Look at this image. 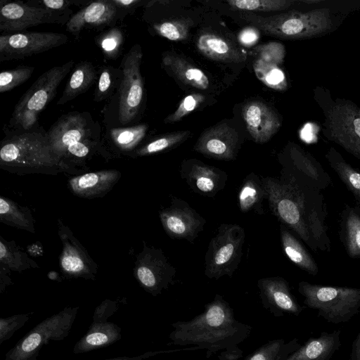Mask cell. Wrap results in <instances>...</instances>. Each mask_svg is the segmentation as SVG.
Instances as JSON below:
<instances>
[{
	"instance_id": "5b68a950",
	"label": "cell",
	"mask_w": 360,
	"mask_h": 360,
	"mask_svg": "<svg viewBox=\"0 0 360 360\" xmlns=\"http://www.w3.org/2000/svg\"><path fill=\"white\" fill-rule=\"evenodd\" d=\"M313 92L323 115V135L360 160V108L351 100L334 98L323 86Z\"/></svg>"
},
{
	"instance_id": "1f68e13d",
	"label": "cell",
	"mask_w": 360,
	"mask_h": 360,
	"mask_svg": "<svg viewBox=\"0 0 360 360\" xmlns=\"http://www.w3.org/2000/svg\"><path fill=\"white\" fill-rule=\"evenodd\" d=\"M266 198V191L259 178L251 173L244 179L238 195L240 210L246 213L253 210L263 214L262 202Z\"/></svg>"
},
{
	"instance_id": "7c38bea8",
	"label": "cell",
	"mask_w": 360,
	"mask_h": 360,
	"mask_svg": "<svg viewBox=\"0 0 360 360\" xmlns=\"http://www.w3.org/2000/svg\"><path fill=\"white\" fill-rule=\"evenodd\" d=\"M99 131L98 125L89 112H70L60 116L47 133L53 151L64 161L66 150L70 145L98 139Z\"/></svg>"
},
{
	"instance_id": "d6986e66",
	"label": "cell",
	"mask_w": 360,
	"mask_h": 360,
	"mask_svg": "<svg viewBox=\"0 0 360 360\" xmlns=\"http://www.w3.org/2000/svg\"><path fill=\"white\" fill-rule=\"evenodd\" d=\"M263 307L274 316L285 314L299 316L304 307L292 294L289 283L282 277L274 276L260 278L257 282Z\"/></svg>"
},
{
	"instance_id": "f1b7e54d",
	"label": "cell",
	"mask_w": 360,
	"mask_h": 360,
	"mask_svg": "<svg viewBox=\"0 0 360 360\" xmlns=\"http://www.w3.org/2000/svg\"><path fill=\"white\" fill-rule=\"evenodd\" d=\"M163 65L177 79L192 87L207 89L210 86L207 76L179 55L166 53L162 56Z\"/></svg>"
},
{
	"instance_id": "484cf974",
	"label": "cell",
	"mask_w": 360,
	"mask_h": 360,
	"mask_svg": "<svg viewBox=\"0 0 360 360\" xmlns=\"http://www.w3.org/2000/svg\"><path fill=\"white\" fill-rule=\"evenodd\" d=\"M340 237L347 255L360 258V207L345 205L341 212Z\"/></svg>"
},
{
	"instance_id": "d6a6232c",
	"label": "cell",
	"mask_w": 360,
	"mask_h": 360,
	"mask_svg": "<svg viewBox=\"0 0 360 360\" xmlns=\"http://www.w3.org/2000/svg\"><path fill=\"white\" fill-rule=\"evenodd\" d=\"M0 220L7 225L35 232L34 220L30 210L4 196L0 198Z\"/></svg>"
},
{
	"instance_id": "836d02e7",
	"label": "cell",
	"mask_w": 360,
	"mask_h": 360,
	"mask_svg": "<svg viewBox=\"0 0 360 360\" xmlns=\"http://www.w3.org/2000/svg\"><path fill=\"white\" fill-rule=\"evenodd\" d=\"M0 265L10 271L22 272L29 269L39 268L38 264L14 241H7L0 236Z\"/></svg>"
},
{
	"instance_id": "681fc988",
	"label": "cell",
	"mask_w": 360,
	"mask_h": 360,
	"mask_svg": "<svg viewBox=\"0 0 360 360\" xmlns=\"http://www.w3.org/2000/svg\"><path fill=\"white\" fill-rule=\"evenodd\" d=\"M112 1L117 8L120 20H122L127 13L131 14L142 2L141 0H112Z\"/></svg>"
},
{
	"instance_id": "db71d44e",
	"label": "cell",
	"mask_w": 360,
	"mask_h": 360,
	"mask_svg": "<svg viewBox=\"0 0 360 360\" xmlns=\"http://www.w3.org/2000/svg\"><path fill=\"white\" fill-rule=\"evenodd\" d=\"M350 360H360V331L352 342Z\"/></svg>"
},
{
	"instance_id": "4dcf8cb0",
	"label": "cell",
	"mask_w": 360,
	"mask_h": 360,
	"mask_svg": "<svg viewBox=\"0 0 360 360\" xmlns=\"http://www.w3.org/2000/svg\"><path fill=\"white\" fill-rule=\"evenodd\" d=\"M325 157L330 167L360 206V171L347 162L333 147L327 150Z\"/></svg>"
},
{
	"instance_id": "ba28073f",
	"label": "cell",
	"mask_w": 360,
	"mask_h": 360,
	"mask_svg": "<svg viewBox=\"0 0 360 360\" xmlns=\"http://www.w3.org/2000/svg\"><path fill=\"white\" fill-rule=\"evenodd\" d=\"M78 310V307H66L41 321L6 352L5 360H38L43 346L68 336Z\"/></svg>"
},
{
	"instance_id": "ee69618b",
	"label": "cell",
	"mask_w": 360,
	"mask_h": 360,
	"mask_svg": "<svg viewBox=\"0 0 360 360\" xmlns=\"http://www.w3.org/2000/svg\"><path fill=\"white\" fill-rule=\"evenodd\" d=\"M33 312L18 314L0 319V345L12 338L13 334L29 321Z\"/></svg>"
},
{
	"instance_id": "8992f818",
	"label": "cell",
	"mask_w": 360,
	"mask_h": 360,
	"mask_svg": "<svg viewBox=\"0 0 360 360\" xmlns=\"http://www.w3.org/2000/svg\"><path fill=\"white\" fill-rule=\"evenodd\" d=\"M298 292L304 304L328 323L349 321L360 309V288L328 286L301 281Z\"/></svg>"
},
{
	"instance_id": "f5cc1de1",
	"label": "cell",
	"mask_w": 360,
	"mask_h": 360,
	"mask_svg": "<svg viewBox=\"0 0 360 360\" xmlns=\"http://www.w3.org/2000/svg\"><path fill=\"white\" fill-rule=\"evenodd\" d=\"M243 351L238 347L223 350L218 358L219 360H237L242 357Z\"/></svg>"
},
{
	"instance_id": "d590c367",
	"label": "cell",
	"mask_w": 360,
	"mask_h": 360,
	"mask_svg": "<svg viewBox=\"0 0 360 360\" xmlns=\"http://www.w3.org/2000/svg\"><path fill=\"white\" fill-rule=\"evenodd\" d=\"M148 130L146 124L131 127L112 128L109 136L112 143L121 151L129 152L141 143Z\"/></svg>"
},
{
	"instance_id": "7a4b0ae2",
	"label": "cell",
	"mask_w": 360,
	"mask_h": 360,
	"mask_svg": "<svg viewBox=\"0 0 360 360\" xmlns=\"http://www.w3.org/2000/svg\"><path fill=\"white\" fill-rule=\"evenodd\" d=\"M168 345L194 346L206 349L210 358L219 351L232 349L246 340L252 327L237 320L229 304L217 294L204 311L189 321L172 323Z\"/></svg>"
},
{
	"instance_id": "5bb4252c",
	"label": "cell",
	"mask_w": 360,
	"mask_h": 360,
	"mask_svg": "<svg viewBox=\"0 0 360 360\" xmlns=\"http://www.w3.org/2000/svg\"><path fill=\"white\" fill-rule=\"evenodd\" d=\"M119 304L117 300L105 299L95 308L88 330L73 347L75 354L103 349L121 339V328L108 321L118 310Z\"/></svg>"
},
{
	"instance_id": "c3c4849f",
	"label": "cell",
	"mask_w": 360,
	"mask_h": 360,
	"mask_svg": "<svg viewBox=\"0 0 360 360\" xmlns=\"http://www.w3.org/2000/svg\"><path fill=\"white\" fill-rule=\"evenodd\" d=\"M27 4L39 8L49 9L61 13L72 14V10L70 8L75 1L65 0H34L27 2Z\"/></svg>"
},
{
	"instance_id": "f6af8a7d",
	"label": "cell",
	"mask_w": 360,
	"mask_h": 360,
	"mask_svg": "<svg viewBox=\"0 0 360 360\" xmlns=\"http://www.w3.org/2000/svg\"><path fill=\"white\" fill-rule=\"evenodd\" d=\"M205 96L200 94H192L184 97L176 110L165 120V123H172L181 120L195 110L203 101Z\"/></svg>"
},
{
	"instance_id": "30bf717a",
	"label": "cell",
	"mask_w": 360,
	"mask_h": 360,
	"mask_svg": "<svg viewBox=\"0 0 360 360\" xmlns=\"http://www.w3.org/2000/svg\"><path fill=\"white\" fill-rule=\"evenodd\" d=\"M142 57L141 46L134 45L124 56L120 65L123 76L118 89V120L122 125L132 123L141 111L144 96L141 72Z\"/></svg>"
},
{
	"instance_id": "4316f807",
	"label": "cell",
	"mask_w": 360,
	"mask_h": 360,
	"mask_svg": "<svg viewBox=\"0 0 360 360\" xmlns=\"http://www.w3.org/2000/svg\"><path fill=\"white\" fill-rule=\"evenodd\" d=\"M198 51L206 57L222 62H241L245 56L226 39L212 33L201 34L197 40Z\"/></svg>"
},
{
	"instance_id": "8d00e7d4",
	"label": "cell",
	"mask_w": 360,
	"mask_h": 360,
	"mask_svg": "<svg viewBox=\"0 0 360 360\" xmlns=\"http://www.w3.org/2000/svg\"><path fill=\"white\" fill-rule=\"evenodd\" d=\"M253 69L257 77L268 87L277 91L287 89L285 73L278 65L257 58L253 63Z\"/></svg>"
},
{
	"instance_id": "44dd1931",
	"label": "cell",
	"mask_w": 360,
	"mask_h": 360,
	"mask_svg": "<svg viewBox=\"0 0 360 360\" xmlns=\"http://www.w3.org/2000/svg\"><path fill=\"white\" fill-rule=\"evenodd\" d=\"M238 143L237 132L226 124H220L203 132L193 149L208 158L232 160L235 159Z\"/></svg>"
},
{
	"instance_id": "6da1fadb",
	"label": "cell",
	"mask_w": 360,
	"mask_h": 360,
	"mask_svg": "<svg viewBox=\"0 0 360 360\" xmlns=\"http://www.w3.org/2000/svg\"><path fill=\"white\" fill-rule=\"evenodd\" d=\"M269 207L283 225L311 250L329 252L327 206L321 191L303 187L292 179L262 178Z\"/></svg>"
},
{
	"instance_id": "cb8c5ba5",
	"label": "cell",
	"mask_w": 360,
	"mask_h": 360,
	"mask_svg": "<svg viewBox=\"0 0 360 360\" xmlns=\"http://www.w3.org/2000/svg\"><path fill=\"white\" fill-rule=\"evenodd\" d=\"M120 177L121 173L118 170H101L73 176L68 181V185L75 195L94 198L107 194Z\"/></svg>"
},
{
	"instance_id": "9c48e42d",
	"label": "cell",
	"mask_w": 360,
	"mask_h": 360,
	"mask_svg": "<svg viewBox=\"0 0 360 360\" xmlns=\"http://www.w3.org/2000/svg\"><path fill=\"white\" fill-rule=\"evenodd\" d=\"M245 233L238 224H222L210 240L205 257V275L209 278L231 277L238 267Z\"/></svg>"
},
{
	"instance_id": "f546056e",
	"label": "cell",
	"mask_w": 360,
	"mask_h": 360,
	"mask_svg": "<svg viewBox=\"0 0 360 360\" xmlns=\"http://www.w3.org/2000/svg\"><path fill=\"white\" fill-rule=\"evenodd\" d=\"M281 242L283 252L297 266L311 276L317 275V263L301 242L281 224L280 226Z\"/></svg>"
},
{
	"instance_id": "ffe728a7",
	"label": "cell",
	"mask_w": 360,
	"mask_h": 360,
	"mask_svg": "<svg viewBox=\"0 0 360 360\" xmlns=\"http://www.w3.org/2000/svg\"><path fill=\"white\" fill-rule=\"evenodd\" d=\"M119 20V13L112 0H98L90 2L72 15L66 23V30L78 38L84 29L112 27Z\"/></svg>"
},
{
	"instance_id": "9a60e30c",
	"label": "cell",
	"mask_w": 360,
	"mask_h": 360,
	"mask_svg": "<svg viewBox=\"0 0 360 360\" xmlns=\"http://www.w3.org/2000/svg\"><path fill=\"white\" fill-rule=\"evenodd\" d=\"M70 14L30 6L21 1L0 3L1 32H21L27 28L46 23L64 25L70 19Z\"/></svg>"
},
{
	"instance_id": "2e32d148",
	"label": "cell",
	"mask_w": 360,
	"mask_h": 360,
	"mask_svg": "<svg viewBox=\"0 0 360 360\" xmlns=\"http://www.w3.org/2000/svg\"><path fill=\"white\" fill-rule=\"evenodd\" d=\"M288 174L299 185L323 191L332 179L321 164L307 150L295 143H289L285 152Z\"/></svg>"
},
{
	"instance_id": "52a82bcc",
	"label": "cell",
	"mask_w": 360,
	"mask_h": 360,
	"mask_svg": "<svg viewBox=\"0 0 360 360\" xmlns=\"http://www.w3.org/2000/svg\"><path fill=\"white\" fill-rule=\"evenodd\" d=\"M74 60L44 72L15 105L9 124L11 129L30 130L39 127L41 111L53 100L60 82L73 68Z\"/></svg>"
},
{
	"instance_id": "f35d334b",
	"label": "cell",
	"mask_w": 360,
	"mask_h": 360,
	"mask_svg": "<svg viewBox=\"0 0 360 360\" xmlns=\"http://www.w3.org/2000/svg\"><path fill=\"white\" fill-rule=\"evenodd\" d=\"M124 34L119 27H112L95 37V42L101 50L105 60L117 58L122 51Z\"/></svg>"
},
{
	"instance_id": "603a6c76",
	"label": "cell",
	"mask_w": 360,
	"mask_h": 360,
	"mask_svg": "<svg viewBox=\"0 0 360 360\" xmlns=\"http://www.w3.org/2000/svg\"><path fill=\"white\" fill-rule=\"evenodd\" d=\"M242 114L249 134L257 143L267 142L281 124L276 112L259 101L247 103L243 107Z\"/></svg>"
},
{
	"instance_id": "e575fe53",
	"label": "cell",
	"mask_w": 360,
	"mask_h": 360,
	"mask_svg": "<svg viewBox=\"0 0 360 360\" xmlns=\"http://www.w3.org/2000/svg\"><path fill=\"white\" fill-rule=\"evenodd\" d=\"M301 345L297 338L288 342L283 338L276 339L267 342L244 360H285Z\"/></svg>"
},
{
	"instance_id": "83f0119b",
	"label": "cell",
	"mask_w": 360,
	"mask_h": 360,
	"mask_svg": "<svg viewBox=\"0 0 360 360\" xmlns=\"http://www.w3.org/2000/svg\"><path fill=\"white\" fill-rule=\"evenodd\" d=\"M98 78V72L87 60L78 63L66 83L57 105H63L86 92Z\"/></svg>"
},
{
	"instance_id": "277c9868",
	"label": "cell",
	"mask_w": 360,
	"mask_h": 360,
	"mask_svg": "<svg viewBox=\"0 0 360 360\" xmlns=\"http://www.w3.org/2000/svg\"><path fill=\"white\" fill-rule=\"evenodd\" d=\"M68 166L53 151L42 127L11 129L1 141L0 167L9 172L56 175Z\"/></svg>"
},
{
	"instance_id": "7dc6e473",
	"label": "cell",
	"mask_w": 360,
	"mask_h": 360,
	"mask_svg": "<svg viewBox=\"0 0 360 360\" xmlns=\"http://www.w3.org/2000/svg\"><path fill=\"white\" fill-rule=\"evenodd\" d=\"M98 139H89L70 145L66 150L64 161L68 158L82 159L87 158L97 146Z\"/></svg>"
},
{
	"instance_id": "ac0fdd59",
	"label": "cell",
	"mask_w": 360,
	"mask_h": 360,
	"mask_svg": "<svg viewBox=\"0 0 360 360\" xmlns=\"http://www.w3.org/2000/svg\"><path fill=\"white\" fill-rule=\"evenodd\" d=\"M166 233L172 238L193 243L206 224L205 219L184 200L174 198L169 206L160 211Z\"/></svg>"
},
{
	"instance_id": "f907efd6",
	"label": "cell",
	"mask_w": 360,
	"mask_h": 360,
	"mask_svg": "<svg viewBox=\"0 0 360 360\" xmlns=\"http://www.w3.org/2000/svg\"><path fill=\"white\" fill-rule=\"evenodd\" d=\"M259 37V33L255 27H245L238 34L239 41L246 46L255 44Z\"/></svg>"
},
{
	"instance_id": "8fae6325",
	"label": "cell",
	"mask_w": 360,
	"mask_h": 360,
	"mask_svg": "<svg viewBox=\"0 0 360 360\" xmlns=\"http://www.w3.org/2000/svg\"><path fill=\"white\" fill-rule=\"evenodd\" d=\"M176 271L161 249L144 245L136 257L134 276L145 291L157 296L174 283Z\"/></svg>"
},
{
	"instance_id": "b9f144b4",
	"label": "cell",
	"mask_w": 360,
	"mask_h": 360,
	"mask_svg": "<svg viewBox=\"0 0 360 360\" xmlns=\"http://www.w3.org/2000/svg\"><path fill=\"white\" fill-rule=\"evenodd\" d=\"M191 22L189 19H174L155 23L153 29L169 40L182 41L187 38Z\"/></svg>"
},
{
	"instance_id": "ab89813d",
	"label": "cell",
	"mask_w": 360,
	"mask_h": 360,
	"mask_svg": "<svg viewBox=\"0 0 360 360\" xmlns=\"http://www.w3.org/2000/svg\"><path fill=\"white\" fill-rule=\"evenodd\" d=\"M190 135V131H182L161 136L147 143L134 151L135 156H145L158 153L169 149L185 141Z\"/></svg>"
},
{
	"instance_id": "816d5d0a",
	"label": "cell",
	"mask_w": 360,
	"mask_h": 360,
	"mask_svg": "<svg viewBox=\"0 0 360 360\" xmlns=\"http://www.w3.org/2000/svg\"><path fill=\"white\" fill-rule=\"evenodd\" d=\"M181 350H187L186 349H176V350H160V351H154V352H147L146 353L135 356H117L110 359H101V360H143L146 359H148L149 357L156 356L160 354H165V353H169L173 352L176 351H181Z\"/></svg>"
},
{
	"instance_id": "4fadbf2b",
	"label": "cell",
	"mask_w": 360,
	"mask_h": 360,
	"mask_svg": "<svg viewBox=\"0 0 360 360\" xmlns=\"http://www.w3.org/2000/svg\"><path fill=\"white\" fill-rule=\"evenodd\" d=\"M68 37L61 33L18 32L0 36V62L18 60L65 44Z\"/></svg>"
},
{
	"instance_id": "d4e9b609",
	"label": "cell",
	"mask_w": 360,
	"mask_h": 360,
	"mask_svg": "<svg viewBox=\"0 0 360 360\" xmlns=\"http://www.w3.org/2000/svg\"><path fill=\"white\" fill-rule=\"evenodd\" d=\"M340 329L308 340L285 360H330L341 346Z\"/></svg>"
},
{
	"instance_id": "e0dca14e",
	"label": "cell",
	"mask_w": 360,
	"mask_h": 360,
	"mask_svg": "<svg viewBox=\"0 0 360 360\" xmlns=\"http://www.w3.org/2000/svg\"><path fill=\"white\" fill-rule=\"evenodd\" d=\"M58 236L62 243L60 267L67 278L96 279L98 266L71 230L58 219Z\"/></svg>"
},
{
	"instance_id": "7bdbcfd3",
	"label": "cell",
	"mask_w": 360,
	"mask_h": 360,
	"mask_svg": "<svg viewBox=\"0 0 360 360\" xmlns=\"http://www.w3.org/2000/svg\"><path fill=\"white\" fill-rule=\"evenodd\" d=\"M34 70L33 66L20 65L0 73V93L13 89L30 79Z\"/></svg>"
},
{
	"instance_id": "60d3db41",
	"label": "cell",
	"mask_w": 360,
	"mask_h": 360,
	"mask_svg": "<svg viewBox=\"0 0 360 360\" xmlns=\"http://www.w3.org/2000/svg\"><path fill=\"white\" fill-rule=\"evenodd\" d=\"M295 0H229L233 8L249 11H276L286 10L297 3Z\"/></svg>"
},
{
	"instance_id": "7402d4cb",
	"label": "cell",
	"mask_w": 360,
	"mask_h": 360,
	"mask_svg": "<svg viewBox=\"0 0 360 360\" xmlns=\"http://www.w3.org/2000/svg\"><path fill=\"white\" fill-rule=\"evenodd\" d=\"M181 176L194 192L210 197L223 189L228 179L224 171L195 160L181 165Z\"/></svg>"
},
{
	"instance_id": "bcb514c9",
	"label": "cell",
	"mask_w": 360,
	"mask_h": 360,
	"mask_svg": "<svg viewBox=\"0 0 360 360\" xmlns=\"http://www.w3.org/2000/svg\"><path fill=\"white\" fill-rule=\"evenodd\" d=\"M259 58L265 61L273 63L277 65L281 64L285 57V47L278 42H270L254 49Z\"/></svg>"
},
{
	"instance_id": "74e56055",
	"label": "cell",
	"mask_w": 360,
	"mask_h": 360,
	"mask_svg": "<svg viewBox=\"0 0 360 360\" xmlns=\"http://www.w3.org/2000/svg\"><path fill=\"white\" fill-rule=\"evenodd\" d=\"M122 76V71L120 68L103 66L98 72L94 101H103L112 96L117 88L119 89Z\"/></svg>"
},
{
	"instance_id": "3957f363",
	"label": "cell",
	"mask_w": 360,
	"mask_h": 360,
	"mask_svg": "<svg viewBox=\"0 0 360 360\" xmlns=\"http://www.w3.org/2000/svg\"><path fill=\"white\" fill-rule=\"evenodd\" d=\"M310 1L311 8L271 15L245 14L243 18L266 34L285 39L319 37L339 28L360 1Z\"/></svg>"
}]
</instances>
